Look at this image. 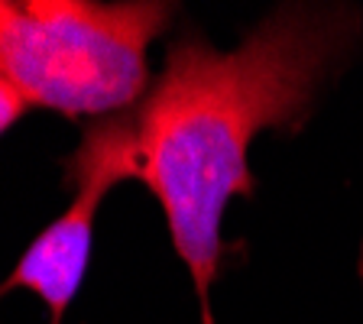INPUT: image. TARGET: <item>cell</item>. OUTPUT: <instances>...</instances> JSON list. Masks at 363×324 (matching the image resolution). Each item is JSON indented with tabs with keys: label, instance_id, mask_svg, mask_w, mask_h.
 Here are the masks:
<instances>
[{
	"label": "cell",
	"instance_id": "2",
	"mask_svg": "<svg viewBox=\"0 0 363 324\" xmlns=\"http://www.w3.org/2000/svg\"><path fill=\"white\" fill-rule=\"evenodd\" d=\"M172 4L0 0V78L68 121L133 111L152 84L150 45Z\"/></svg>",
	"mask_w": 363,
	"mask_h": 324
},
{
	"label": "cell",
	"instance_id": "3",
	"mask_svg": "<svg viewBox=\"0 0 363 324\" xmlns=\"http://www.w3.org/2000/svg\"><path fill=\"white\" fill-rule=\"evenodd\" d=\"M72 181L78 189L72 204L26 247L16 269L0 282V295L10 289L36 292L49 308V324H62L65 308L75 302L88 272L98 208L107 191L123 181L104 121L84 130V143L72 156Z\"/></svg>",
	"mask_w": 363,
	"mask_h": 324
},
{
	"label": "cell",
	"instance_id": "1",
	"mask_svg": "<svg viewBox=\"0 0 363 324\" xmlns=\"http://www.w3.org/2000/svg\"><path fill=\"white\" fill-rule=\"evenodd\" d=\"M360 33V7L286 4L230 52L182 36L169 45L146 98L107 117L123 179L143 181L166 214L201 324H214L211 286L224 253L227 204L257 191L250 143L263 130L308 121L315 94L350 59Z\"/></svg>",
	"mask_w": 363,
	"mask_h": 324
},
{
	"label": "cell",
	"instance_id": "4",
	"mask_svg": "<svg viewBox=\"0 0 363 324\" xmlns=\"http://www.w3.org/2000/svg\"><path fill=\"white\" fill-rule=\"evenodd\" d=\"M30 111V104L23 101V94L13 88V84H7L4 78H0V136L7 133L10 127H13L16 121H20L23 113Z\"/></svg>",
	"mask_w": 363,
	"mask_h": 324
}]
</instances>
